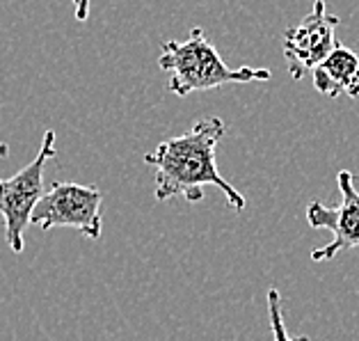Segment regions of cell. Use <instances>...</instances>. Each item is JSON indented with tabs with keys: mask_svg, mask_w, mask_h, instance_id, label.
<instances>
[{
	"mask_svg": "<svg viewBox=\"0 0 359 341\" xmlns=\"http://www.w3.org/2000/svg\"><path fill=\"white\" fill-rule=\"evenodd\" d=\"M224 133V119L201 117L183 135L165 140L154 152H149L144 163L156 170V202H168L183 195L188 202L197 204L204 199V186H217L226 195V204L243 211L248 199L222 179L215 165V149Z\"/></svg>",
	"mask_w": 359,
	"mask_h": 341,
	"instance_id": "cell-1",
	"label": "cell"
},
{
	"mask_svg": "<svg viewBox=\"0 0 359 341\" xmlns=\"http://www.w3.org/2000/svg\"><path fill=\"white\" fill-rule=\"evenodd\" d=\"M158 65L163 72L170 74L168 90L177 96L215 90V87L229 83L270 81V76H273L270 69L226 67L201 28H192L186 41H165Z\"/></svg>",
	"mask_w": 359,
	"mask_h": 341,
	"instance_id": "cell-2",
	"label": "cell"
},
{
	"mask_svg": "<svg viewBox=\"0 0 359 341\" xmlns=\"http://www.w3.org/2000/svg\"><path fill=\"white\" fill-rule=\"evenodd\" d=\"M55 156V131H46L34 161L16 172L14 177L0 179V215L5 222L7 246L14 255H21L25 248V227L30 225L34 206L43 195V170Z\"/></svg>",
	"mask_w": 359,
	"mask_h": 341,
	"instance_id": "cell-3",
	"label": "cell"
},
{
	"mask_svg": "<svg viewBox=\"0 0 359 341\" xmlns=\"http://www.w3.org/2000/svg\"><path fill=\"white\" fill-rule=\"evenodd\" d=\"M103 195L94 186H83L74 181H55L48 192H43L32 211L30 222L43 232L53 227H74L87 239H101Z\"/></svg>",
	"mask_w": 359,
	"mask_h": 341,
	"instance_id": "cell-4",
	"label": "cell"
},
{
	"mask_svg": "<svg viewBox=\"0 0 359 341\" xmlns=\"http://www.w3.org/2000/svg\"><path fill=\"white\" fill-rule=\"evenodd\" d=\"M341 202L339 206H325L318 199L306 206V222L313 229H330L332 241L325 248L311 252V261H330L344 252L359 248V190L355 174L341 170L337 174Z\"/></svg>",
	"mask_w": 359,
	"mask_h": 341,
	"instance_id": "cell-5",
	"label": "cell"
},
{
	"mask_svg": "<svg viewBox=\"0 0 359 341\" xmlns=\"http://www.w3.org/2000/svg\"><path fill=\"white\" fill-rule=\"evenodd\" d=\"M337 28L339 16L330 14L323 0H316L302 23L284 32V55L295 81L313 72L339 46Z\"/></svg>",
	"mask_w": 359,
	"mask_h": 341,
	"instance_id": "cell-6",
	"label": "cell"
},
{
	"mask_svg": "<svg viewBox=\"0 0 359 341\" xmlns=\"http://www.w3.org/2000/svg\"><path fill=\"white\" fill-rule=\"evenodd\" d=\"M313 87L325 96L348 94L350 99L359 96V55L348 46H339L311 72Z\"/></svg>",
	"mask_w": 359,
	"mask_h": 341,
	"instance_id": "cell-7",
	"label": "cell"
},
{
	"mask_svg": "<svg viewBox=\"0 0 359 341\" xmlns=\"http://www.w3.org/2000/svg\"><path fill=\"white\" fill-rule=\"evenodd\" d=\"M268 314H270V328H273L275 341H311L309 337H291L284 326V314H282V295L277 288L268 291Z\"/></svg>",
	"mask_w": 359,
	"mask_h": 341,
	"instance_id": "cell-8",
	"label": "cell"
},
{
	"mask_svg": "<svg viewBox=\"0 0 359 341\" xmlns=\"http://www.w3.org/2000/svg\"><path fill=\"white\" fill-rule=\"evenodd\" d=\"M74 10L78 21H87V16H90V0H74Z\"/></svg>",
	"mask_w": 359,
	"mask_h": 341,
	"instance_id": "cell-9",
	"label": "cell"
},
{
	"mask_svg": "<svg viewBox=\"0 0 359 341\" xmlns=\"http://www.w3.org/2000/svg\"><path fill=\"white\" fill-rule=\"evenodd\" d=\"M7 154H10V147H7L5 142H0V159H5Z\"/></svg>",
	"mask_w": 359,
	"mask_h": 341,
	"instance_id": "cell-10",
	"label": "cell"
},
{
	"mask_svg": "<svg viewBox=\"0 0 359 341\" xmlns=\"http://www.w3.org/2000/svg\"><path fill=\"white\" fill-rule=\"evenodd\" d=\"M357 55H359V51H357Z\"/></svg>",
	"mask_w": 359,
	"mask_h": 341,
	"instance_id": "cell-11",
	"label": "cell"
}]
</instances>
